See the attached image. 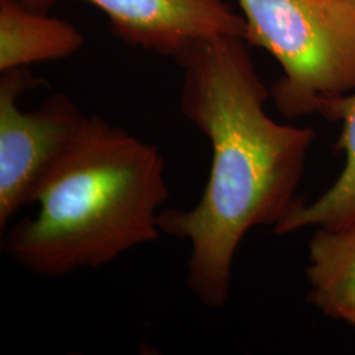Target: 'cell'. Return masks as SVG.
<instances>
[{"label": "cell", "instance_id": "cell-9", "mask_svg": "<svg viewBox=\"0 0 355 355\" xmlns=\"http://www.w3.org/2000/svg\"><path fill=\"white\" fill-rule=\"evenodd\" d=\"M343 321L347 322L350 327H353V328L355 329V309L354 311H352L349 315H346Z\"/></svg>", "mask_w": 355, "mask_h": 355}, {"label": "cell", "instance_id": "cell-8", "mask_svg": "<svg viewBox=\"0 0 355 355\" xmlns=\"http://www.w3.org/2000/svg\"><path fill=\"white\" fill-rule=\"evenodd\" d=\"M308 299L325 316L343 320L355 309V223L318 228L308 245Z\"/></svg>", "mask_w": 355, "mask_h": 355}, {"label": "cell", "instance_id": "cell-2", "mask_svg": "<svg viewBox=\"0 0 355 355\" xmlns=\"http://www.w3.org/2000/svg\"><path fill=\"white\" fill-rule=\"evenodd\" d=\"M158 148L99 116L85 117L36 192V217L6 233L13 262L46 278L102 267L154 242L168 198Z\"/></svg>", "mask_w": 355, "mask_h": 355}, {"label": "cell", "instance_id": "cell-6", "mask_svg": "<svg viewBox=\"0 0 355 355\" xmlns=\"http://www.w3.org/2000/svg\"><path fill=\"white\" fill-rule=\"evenodd\" d=\"M83 44L73 24L19 0H0V71L62 60Z\"/></svg>", "mask_w": 355, "mask_h": 355}, {"label": "cell", "instance_id": "cell-10", "mask_svg": "<svg viewBox=\"0 0 355 355\" xmlns=\"http://www.w3.org/2000/svg\"><path fill=\"white\" fill-rule=\"evenodd\" d=\"M345 1H346V3H349L353 8H355V0H345Z\"/></svg>", "mask_w": 355, "mask_h": 355}, {"label": "cell", "instance_id": "cell-5", "mask_svg": "<svg viewBox=\"0 0 355 355\" xmlns=\"http://www.w3.org/2000/svg\"><path fill=\"white\" fill-rule=\"evenodd\" d=\"M40 11L55 0H19ZM107 15L114 35L177 60L204 40L237 37L245 41L246 21L224 0H86Z\"/></svg>", "mask_w": 355, "mask_h": 355}, {"label": "cell", "instance_id": "cell-4", "mask_svg": "<svg viewBox=\"0 0 355 355\" xmlns=\"http://www.w3.org/2000/svg\"><path fill=\"white\" fill-rule=\"evenodd\" d=\"M28 67L0 76V229L35 202L42 180L82 127L85 114L64 94H54L36 111L23 112L19 96L38 86Z\"/></svg>", "mask_w": 355, "mask_h": 355}, {"label": "cell", "instance_id": "cell-7", "mask_svg": "<svg viewBox=\"0 0 355 355\" xmlns=\"http://www.w3.org/2000/svg\"><path fill=\"white\" fill-rule=\"evenodd\" d=\"M318 114L343 121L337 149L345 153L346 162L340 177L311 204L302 199L274 228L277 234H288L308 227L341 229L355 223V91L321 99Z\"/></svg>", "mask_w": 355, "mask_h": 355}, {"label": "cell", "instance_id": "cell-3", "mask_svg": "<svg viewBox=\"0 0 355 355\" xmlns=\"http://www.w3.org/2000/svg\"><path fill=\"white\" fill-rule=\"evenodd\" d=\"M245 42L263 48L284 76L272 95L286 117L318 112L324 98L355 91V8L345 0H239Z\"/></svg>", "mask_w": 355, "mask_h": 355}, {"label": "cell", "instance_id": "cell-1", "mask_svg": "<svg viewBox=\"0 0 355 355\" xmlns=\"http://www.w3.org/2000/svg\"><path fill=\"white\" fill-rule=\"evenodd\" d=\"M177 61L180 111L209 141L212 162L199 203L159 212L158 227L189 241L187 286L200 303L221 308L242 239L255 227L275 228L299 203L315 132L267 114L268 91L242 38L204 40Z\"/></svg>", "mask_w": 355, "mask_h": 355}]
</instances>
